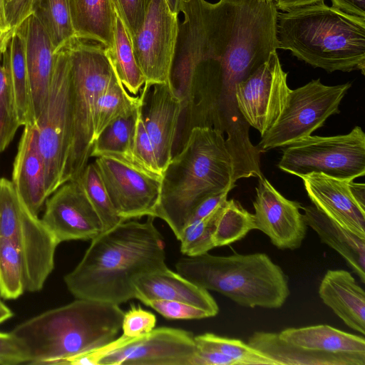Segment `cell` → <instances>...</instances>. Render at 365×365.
I'll return each mask as SVG.
<instances>
[{
	"label": "cell",
	"instance_id": "obj_1",
	"mask_svg": "<svg viewBox=\"0 0 365 365\" xmlns=\"http://www.w3.org/2000/svg\"><path fill=\"white\" fill-rule=\"evenodd\" d=\"M148 216L123 221L91 240L77 266L63 277L76 299L120 304L135 297L140 275L166 267L165 242Z\"/></svg>",
	"mask_w": 365,
	"mask_h": 365
},
{
	"label": "cell",
	"instance_id": "obj_2",
	"mask_svg": "<svg viewBox=\"0 0 365 365\" xmlns=\"http://www.w3.org/2000/svg\"><path fill=\"white\" fill-rule=\"evenodd\" d=\"M123 315L118 304L76 299L24 321L10 333L21 347L26 364L57 365L114 341Z\"/></svg>",
	"mask_w": 365,
	"mask_h": 365
},
{
	"label": "cell",
	"instance_id": "obj_3",
	"mask_svg": "<svg viewBox=\"0 0 365 365\" xmlns=\"http://www.w3.org/2000/svg\"><path fill=\"white\" fill-rule=\"evenodd\" d=\"M235 186L232 158L223 134L212 128L194 127L163 173L154 217L163 220L179 240L200 203Z\"/></svg>",
	"mask_w": 365,
	"mask_h": 365
},
{
	"label": "cell",
	"instance_id": "obj_4",
	"mask_svg": "<svg viewBox=\"0 0 365 365\" xmlns=\"http://www.w3.org/2000/svg\"><path fill=\"white\" fill-rule=\"evenodd\" d=\"M277 38L278 49L314 68L365 74V19L324 1L278 12Z\"/></svg>",
	"mask_w": 365,
	"mask_h": 365
},
{
	"label": "cell",
	"instance_id": "obj_5",
	"mask_svg": "<svg viewBox=\"0 0 365 365\" xmlns=\"http://www.w3.org/2000/svg\"><path fill=\"white\" fill-rule=\"evenodd\" d=\"M175 267L194 284L245 307L279 309L290 294L287 274L264 253L217 256L206 252L180 258Z\"/></svg>",
	"mask_w": 365,
	"mask_h": 365
},
{
	"label": "cell",
	"instance_id": "obj_6",
	"mask_svg": "<svg viewBox=\"0 0 365 365\" xmlns=\"http://www.w3.org/2000/svg\"><path fill=\"white\" fill-rule=\"evenodd\" d=\"M66 46L71 62L73 135L63 183L77 179L88 164L94 143L96 104L115 76L103 45L74 38Z\"/></svg>",
	"mask_w": 365,
	"mask_h": 365
},
{
	"label": "cell",
	"instance_id": "obj_7",
	"mask_svg": "<svg viewBox=\"0 0 365 365\" xmlns=\"http://www.w3.org/2000/svg\"><path fill=\"white\" fill-rule=\"evenodd\" d=\"M35 125L45 165L47 195L50 197L63 184L72 142L71 62L66 46L56 53L48 102Z\"/></svg>",
	"mask_w": 365,
	"mask_h": 365
},
{
	"label": "cell",
	"instance_id": "obj_8",
	"mask_svg": "<svg viewBox=\"0 0 365 365\" xmlns=\"http://www.w3.org/2000/svg\"><path fill=\"white\" fill-rule=\"evenodd\" d=\"M0 237L11 240L20 251L25 291H41L53 269L58 244L21 201L12 181L4 178L0 179Z\"/></svg>",
	"mask_w": 365,
	"mask_h": 365
},
{
	"label": "cell",
	"instance_id": "obj_9",
	"mask_svg": "<svg viewBox=\"0 0 365 365\" xmlns=\"http://www.w3.org/2000/svg\"><path fill=\"white\" fill-rule=\"evenodd\" d=\"M277 166L297 177L316 173L352 181L365 174V133L356 126L344 135H311L285 146Z\"/></svg>",
	"mask_w": 365,
	"mask_h": 365
},
{
	"label": "cell",
	"instance_id": "obj_10",
	"mask_svg": "<svg viewBox=\"0 0 365 365\" xmlns=\"http://www.w3.org/2000/svg\"><path fill=\"white\" fill-rule=\"evenodd\" d=\"M197 346L187 331L159 327L138 336L124 335L96 351L68 359L67 365H195Z\"/></svg>",
	"mask_w": 365,
	"mask_h": 365
},
{
	"label": "cell",
	"instance_id": "obj_11",
	"mask_svg": "<svg viewBox=\"0 0 365 365\" xmlns=\"http://www.w3.org/2000/svg\"><path fill=\"white\" fill-rule=\"evenodd\" d=\"M351 86V83L326 86L318 78L291 89L278 120L261 136L259 150L285 147L311 135L329 117L339 113V104Z\"/></svg>",
	"mask_w": 365,
	"mask_h": 365
},
{
	"label": "cell",
	"instance_id": "obj_12",
	"mask_svg": "<svg viewBox=\"0 0 365 365\" xmlns=\"http://www.w3.org/2000/svg\"><path fill=\"white\" fill-rule=\"evenodd\" d=\"M94 163L120 218L126 221L143 216L155 217L162 176L118 155H102Z\"/></svg>",
	"mask_w": 365,
	"mask_h": 365
},
{
	"label": "cell",
	"instance_id": "obj_13",
	"mask_svg": "<svg viewBox=\"0 0 365 365\" xmlns=\"http://www.w3.org/2000/svg\"><path fill=\"white\" fill-rule=\"evenodd\" d=\"M287 73L281 65L277 51L246 79L237 83V108L250 126L261 136L277 122L284 110L290 88Z\"/></svg>",
	"mask_w": 365,
	"mask_h": 365
},
{
	"label": "cell",
	"instance_id": "obj_14",
	"mask_svg": "<svg viewBox=\"0 0 365 365\" xmlns=\"http://www.w3.org/2000/svg\"><path fill=\"white\" fill-rule=\"evenodd\" d=\"M179 24L178 15L170 12L165 0H152L143 24L131 37L144 84L170 81Z\"/></svg>",
	"mask_w": 365,
	"mask_h": 365
},
{
	"label": "cell",
	"instance_id": "obj_15",
	"mask_svg": "<svg viewBox=\"0 0 365 365\" xmlns=\"http://www.w3.org/2000/svg\"><path fill=\"white\" fill-rule=\"evenodd\" d=\"M50 196L41 220L58 245L93 240L103 232L102 222L78 179L64 182Z\"/></svg>",
	"mask_w": 365,
	"mask_h": 365
},
{
	"label": "cell",
	"instance_id": "obj_16",
	"mask_svg": "<svg viewBox=\"0 0 365 365\" xmlns=\"http://www.w3.org/2000/svg\"><path fill=\"white\" fill-rule=\"evenodd\" d=\"M253 201L256 230L281 250H296L305 237L307 225L302 205L284 197L263 175L258 178Z\"/></svg>",
	"mask_w": 365,
	"mask_h": 365
},
{
	"label": "cell",
	"instance_id": "obj_17",
	"mask_svg": "<svg viewBox=\"0 0 365 365\" xmlns=\"http://www.w3.org/2000/svg\"><path fill=\"white\" fill-rule=\"evenodd\" d=\"M139 112L163 173L173 158V149L182 102L171 82L144 84Z\"/></svg>",
	"mask_w": 365,
	"mask_h": 365
},
{
	"label": "cell",
	"instance_id": "obj_18",
	"mask_svg": "<svg viewBox=\"0 0 365 365\" xmlns=\"http://www.w3.org/2000/svg\"><path fill=\"white\" fill-rule=\"evenodd\" d=\"M299 178L314 207L343 228L365 238V204L354 195L351 181L316 173Z\"/></svg>",
	"mask_w": 365,
	"mask_h": 365
},
{
	"label": "cell",
	"instance_id": "obj_19",
	"mask_svg": "<svg viewBox=\"0 0 365 365\" xmlns=\"http://www.w3.org/2000/svg\"><path fill=\"white\" fill-rule=\"evenodd\" d=\"M12 182L21 201L35 215L48 197L44 161L36 125H25L14 162Z\"/></svg>",
	"mask_w": 365,
	"mask_h": 365
},
{
	"label": "cell",
	"instance_id": "obj_20",
	"mask_svg": "<svg viewBox=\"0 0 365 365\" xmlns=\"http://www.w3.org/2000/svg\"><path fill=\"white\" fill-rule=\"evenodd\" d=\"M135 299L143 304L149 300L165 299L193 305L211 317L219 307L208 290L194 284L167 266L139 276L135 281Z\"/></svg>",
	"mask_w": 365,
	"mask_h": 365
},
{
	"label": "cell",
	"instance_id": "obj_21",
	"mask_svg": "<svg viewBox=\"0 0 365 365\" xmlns=\"http://www.w3.org/2000/svg\"><path fill=\"white\" fill-rule=\"evenodd\" d=\"M26 60L36 122L48 102L56 53L48 33L34 14L26 19Z\"/></svg>",
	"mask_w": 365,
	"mask_h": 365
},
{
	"label": "cell",
	"instance_id": "obj_22",
	"mask_svg": "<svg viewBox=\"0 0 365 365\" xmlns=\"http://www.w3.org/2000/svg\"><path fill=\"white\" fill-rule=\"evenodd\" d=\"M279 337L304 349L341 356L351 365H365V339L329 325L319 324L281 331Z\"/></svg>",
	"mask_w": 365,
	"mask_h": 365
},
{
	"label": "cell",
	"instance_id": "obj_23",
	"mask_svg": "<svg viewBox=\"0 0 365 365\" xmlns=\"http://www.w3.org/2000/svg\"><path fill=\"white\" fill-rule=\"evenodd\" d=\"M319 295L344 324L365 334V292L344 269H329L321 280Z\"/></svg>",
	"mask_w": 365,
	"mask_h": 365
},
{
	"label": "cell",
	"instance_id": "obj_24",
	"mask_svg": "<svg viewBox=\"0 0 365 365\" xmlns=\"http://www.w3.org/2000/svg\"><path fill=\"white\" fill-rule=\"evenodd\" d=\"M307 226L311 227L322 242L338 252L365 283V238L343 228L312 205L302 206Z\"/></svg>",
	"mask_w": 365,
	"mask_h": 365
},
{
	"label": "cell",
	"instance_id": "obj_25",
	"mask_svg": "<svg viewBox=\"0 0 365 365\" xmlns=\"http://www.w3.org/2000/svg\"><path fill=\"white\" fill-rule=\"evenodd\" d=\"M26 20L14 32L3 54V65L10 80L16 109L21 125H34L30 82L26 60Z\"/></svg>",
	"mask_w": 365,
	"mask_h": 365
},
{
	"label": "cell",
	"instance_id": "obj_26",
	"mask_svg": "<svg viewBox=\"0 0 365 365\" xmlns=\"http://www.w3.org/2000/svg\"><path fill=\"white\" fill-rule=\"evenodd\" d=\"M70 4L76 38L110 47L115 19L112 0H70Z\"/></svg>",
	"mask_w": 365,
	"mask_h": 365
},
{
	"label": "cell",
	"instance_id": "obj_27",
	"mask_svg": "<svg viewBox=\"0 0 365 365\" xmlns=\"http://www.w3.org/2000/svg\"><path fill=\"white\" fill-rule=\"evenodd\" d=\"M247 343L278 365H351L341 356L304 349L288 343L278 333L255 331L249 337Z\"/></svg>",
	"mask_w": 365,
	"mask_h": 365
},
{
	"label": "cell",
	"instance_id": "obj_28",
	"mask_svg": "<svg viewBox=\"0 0 365 365\" xmlns=\"http://www.w3.org/2000/svg\"><path fill=\"white\" fill-rule=\"evenodd\" d=\"M114 6V5H113ZM113 42L106 53L118 78L132 95L138 94L145 77L135 58L131 38L115 6Z\"/></svg>",
	"mask_w": 365,
	"mask_h": 365
},
{
	"label": "cell",
	"instance_id": "obj_29",
	"mask_svg": "<svg viewBox=\"0 0 365 365\" xmlns=\"http://www.w3.org/2000/svg\"><path fill=\"white\" fill-rule=\"evenodd\" d=\"M138 113V109L107 125L95 140L91 157L114 155L134 163L133 147Z\"/></svg>",
	"mask_w": 365,
	"mask_h": 365
},
{
	"label": "cell",
	"instance_id": "obj_30",
	"mask_svg": "<svg viewBox=\"0 0 365 365\" xmlns=\"http://www.w3.org/2000/svg\"><path fill=\"white\" fill-rule=\"evenodd\" d=\"M33 14L48 33L55 53L76 38L70 0H34Z\"/></svg>",
	"mask_w": 365,
	"mask_h": 365
},
{
	"label": "cell",
	"instance_id": "obj_31",
	"mask_svg": "<svg viewBox=\"0 0 365 365\" xmlns=\"http://www.w3.org/2000/svg\"><path fill=\"white\" fill-rule=\"evenodd\" d=\"M140 97L127 92L117 76L98 97L93 115L94 141L100 133L114 120L138 109Z\"/></svg>",
	"mask_w": 365,
	"mask_h": 365
},
{
	"label": "cell",
	"instance_id": "obj_32",
	"mask_svg": "<svg viewBox=\"0 0 365 365\" xmlns=\"http://www.w3.org/2000/svg\"><path fill=\"white\" fill-rule=\"evenodd\" d=\"M256 230L254 215L234 199L227 200L219 208L212 236L215 247L230 245Z\"/></svg>",
	"mask_w": 365,
	"mask_h": 365
},
{
	"label": "cell",
	"instance_id": "obj_33",
	"mask_svg": "<svg viewBox=\"0 0 365 365\" xmlns=\"http://www.w3.org/2000/svg\"><path fill=\"white\" fill-rule=\"evenodd\" d=\"M195 341L197 345L227 356L236 365H278L275 361L240 339L205 333L195 336Z\"/></svg>",
	"mask_w": 365,
	"mask_h": 365
},
{
	"label": "cell",
	"instance_id": "obj_34",
	"mask_svg": "<svg viewBox=\"0 0 365 365\" xmlns=\"http://www.w3.org/2000/svg\"><path fill=\"white\" fill-rule=\"evenodd\" d=\"M25 291L21 255L9 239L0 237V297L13 300Z\"/></svg>",
	"mask_w": 365,
	"mask_h": 365
},
{
	"label": "cell",
	"instance_id": "obj_35",
	"mask_svg": "<svg viewBox=\"0 0 365 365\" xmlns=\"http://www.w3.org/2000/svg\"><path fill=\"white\" fill-rule=\"evenodd\" d=\"M77 179L100 217L103 232L124 221L116 213L95 163H88Z\"/></svg>",
	"mask_w": 365,
	"mask_h": 365
},
{
	"label": "cell",
	"instance_id": "obj_36",
	"mask_svg": "<svg viewBox=\"0 0 365 365\" xmlns=\"http://www.w3.org/2000/svg\"><path fill=\"white\" fill-rule=\"evenodd\" d=\"M220 207L207 217L189 223L184 228L178 240L180 242V251L183 255L197 256L208 252L215 247L212 236Z\"/></svg>",
	"mask_w": 365,
	"mask_h": 365
},
{
	"label": "cell",
	"instance_id": "obj_37",
	"mask_svg": "<svg viewBox=\"0 0 365 365\" xmlns=\"http://www.w3.org/2000/svg\"><path fill=\"white\" fill-rule=\"evenodd\" d=\"M0 56V152L4 151L13 140L19 121L13 91L5 66Z\"/></svg>",
	"mask_w": 365,
	"mask_h": 365
},
{
	"label": "cell",
	"instance_id": "obj_38",
	"mask_svg": "<svg viewBox=\"0 0 365 365\" xmlns=\"http://www.w3.org/2000/svg\"><path fill=\"white\" fill-rule=\"evenodd\" d=\"M133 162L144 170L158 175H163L149 135L145 130L139 110L133 147Z\"/></svg>",
	"mask_w": 365,
	"mask_h": 365
},
{
	"label": "cell",
	"instance_id": "obj_39",
	"mask_svg": "<svg viewBox=\"0 0 365 365\" xmlns=\"http://www.w3.org/2000/svg\"><path fill=\"white\" fill-rule=\"evenodd\" d=\"M145 304L170 319H200L210 317L206 311L178 301L153 299L146 302Z\"/></svg>",
	"mask_w": 365,
	"mask_h": 365
},
{
	"label": "cell",
	"instance_id": "obj_40",
	"mask_svg": "<svg viewBox=\"0 0 365 365\" xmlns=\"http://www.w3.org/2000/svg\"><path fill=\"white\" fill-rule=\"evenodd\" d=\"M130 36L140 28L152 0H112Z\"/></svg>",
	"mask_w": 365,
	"mask_h": 365
},
{
	"label": "cell",
	"instance_id": "obj_41",
	"mask_svg": "<svg viewBox=\"0 0 365 365\" xmlns=\"http://www.w3.org/2000/svg\"><path fill=\"white\" fill-rule=\"evenodd\" d=\"M156 317L140 306L132 305L124 313L122 327L123 335L128 337H138L151 331L155 327Z\"/></svg>",
	"mask_w": 365,
	"mask_h": 365
},
{
	"label": "cell",
	"instance_id": "obj_42",
	"mask_svg": "<svg viewBox=\"0 0 365 365\" xmlns=\"http://www.w3.org/2000/svg\"><path fill=\"white\" fill-rule=\"evenodd\" d=\"M26 358L11 334L0 332V364H25Z\"/></svg>",
	"mask_w": 365,
	"mask_h": 365
},
{
	"label": "cell",
	"instance_id": "obj_43",
	"mask_svg": "<svg viewBox=\"0 0 365 365\" xmlns=\"http://www.w3.org/2000/svg\"><path fill=\"white\" fill-rule=\"evenodd\" d=\"M34 0H14L6 9L10 26L16 29L33 14Z\"/></svg>",
	"mask_w": 365,
	"mask_h": 365
},
{
	"label": "cell",
	"instance_id": "obj_44",
	"mask_svg": "<svg viewBox=\"0 0 365 365\" xmlns=\"http://www.w3.org/2000/svg\"><path fill=\"white\" fill-rule=\"evenodd\" d=\"M230 190L227 189L205 199L193 211L188 224L200 220L211 214L227 200V195Z\"/></svg>",
	"mask_w": 365,
	"mask_h": 365
},
{
	"label": "cell",
	"instance_id": "obj_45",
	"mask_svg": "<svg viewBox=\"0 0 365 365\" xmlns=\"http://www.w3.org/2000/svg\"><path fill=\"white\" fill-rule=\"evenodd\" d=\"M197 346L195 365H236L231 359L217 351L197 344Z\"/></svg>",
	"mask_w": 365,
	"mask_h": 365
},
{
	"label": "cell",
	"instance_id": "obj_46",
	"mask_svg": "<svg viewBox=\"0 0 365 365\" xmlns=\"http://www.w3.org/2000/svg\"><path fill=\"white\" fill-rule=\"evenodd\" d=\"M331 6L351 16L365 19V0H330Z\"/></svg>",
	"mask_w": 365,
	"mask_h": 365
},
{
	"label": "cell",
	"instance_id": "obj_47",
	"mask_svg": "<svg viewBox=\"0 0 365 365\" xmlns=\"http://www.w3.org/2000/svg\"><path fill=\"white\" fill-rule=\"evenodd\" d=\"M277 9L283 11L324 1V0H273Z\"/></svg>",
	"mask_w": 365,
	"mask_h": 365
},
{
	"label": "cell",
	"instance_id": "obj_48",
	"mask_svg": "<svg viewBox=\"0 0 365 365\" xmlns=\"http://www.w3.org/2000/svg\"><path fill=\"white\" fill-rule=\"evenodd\" d=\"M16 29L3 31L0 29V56L6 51L11 38Z\"/></svg>",
	"mask_w": 365,
	"mask_h": 365
},
{
	"label": "cell",
	"instance_id": "obj_49",
	"mask_svg": "<svg viewBox=\"0 0 365 365\" xmlns=\"http://www.w3.org/2000/svg\"><path fill=\"white\" fill-rule=\"evenodd\" d=\"M0 29L3 31L14 29L10 26L7 19L4 0H0Z\"/></svg>",
	"mask_w": 365,
	"mask_h": 365
},
{
	"label": "cell",
	"instance_id": "obj_50",
	"mask_svg": "<svg viewBox=\"0 0 365 365\" xmlns=\"http://www.w3.org/2000/svg\"><path fill=\"white\" fill-rule=\"evenodd\" d=\"M171 13L178 15L182 13L185 0H165Z\"/></svg>",
	"mask_w": 365,
	"mask_h": 365
},
{
	"label": "cell",
	"instance_id": "obj_51",
	"mask_svg": "<svg viewBox=\"0 0 365 365\" xmlns=\"http://www.w3.org/2000/svg\"><path fill=\"white\" fill-rule=\"evenodd\" d=\"M0 297V324L11 318L14 315L11 309L3 302Z\"/></svg>",
	"mask_w": 365,
	"mask_h": 365
},
{
	"label": "cell",
	"instance_id": "obj_52",
	"mask_svg": "<svg viewBox=\"0 0 365 365\" xmlns=\"http://www.w3.org/2000/svg\"><path fill=\"white\" fill-rule=\"evenodd\" d=\"M14 1V0H4V3H5V6H6V11L7 7L9 6Z\"/></svg>",
	"mask_w": 365,
	"mask_h": 365
}]
</instances>
